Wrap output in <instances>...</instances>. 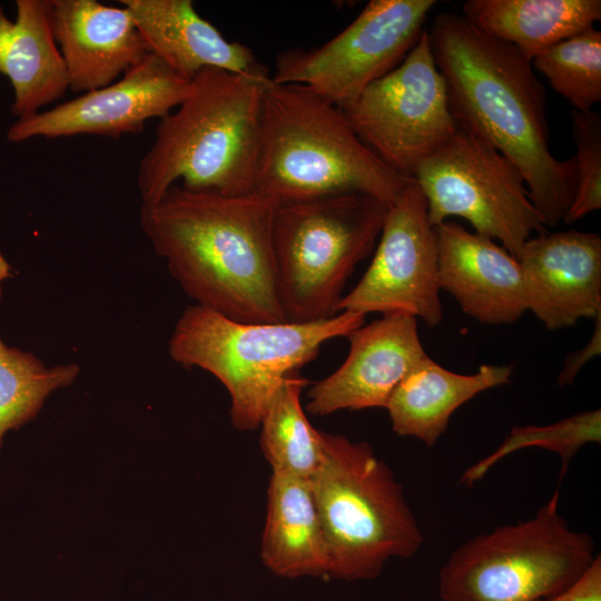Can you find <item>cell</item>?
Here are the masks:
<instances>
[{
	"mask_svg": "<svg viewBox=\"0 0 601 601\" xmlns=\"http://www.w3.org/2000/svg\"><path fill=\"white\" fill-rule=\"evenodd\" d=\"M260 556L282 578L328 577V546L309 480L272 473Z\"/></svg>",
	"mask_w": 601,
	"mask_h": 601,
	"instance_id": "44dd1931",
	"label": "cell"
},
{
	"mask_svg": "<svg viewBox=\"0 0 601 601\" xmlns=\"http://www.w3.org/2000/svg\"><path fill=\"white\" fill-rule=\"evenodd\" d=\"M462 14L530 61L601 20L600 0H469Z\"/></svg>",
	"mask_w": 601,
	"mask_h": 601,
	"instance_id": "7402d4cb",
	"label": "cell"
},
{
	"mask_svg": "<svg viewBox=\"0 0 601 601\" xmlns=\"http://www.w3.org/2000/svg\"><path fill=\"white\" fill-rule=\"evenodd\" d=\"M276 205L257 191L224 196L176 184L141 205L140 226L196 305L242 323H285L273 250Z\"/></svg>",
	"mask_w": 601,
	"mask_h": 601,
	"instance_id": "7a4b0ae2",
	"label": "cell"
},
{
	"mask_svg": "<svg viewBox=\"0 0 601 601\" xmlns=\"http://www.w3.org/2000/svg\"><path fill=\"white\" fill-rule=\"evenodd\" d=\"M139 27L150 53L190 81L206 68L233 72L264 69L253 51L227 40L201 18L190 0H120Z\"/></svg>",
	"mask_w": 601,
	"mask_h": 601,
	"instance_id": "ac0fdd59",
	"label": "cell"
},
{
	"mask_svg": "<svg viewBox=\"0 0 601 601\" xmlns=\"http://www.w3.org/2000/svg\"><path fill=\"white\" fill-rule=\"evenodd\" d=\"M413 179L434 227L461 217L474 233L499 242L516 259L529 238L548 233L520 170L491 145L460 128L417 167Z\"/></svg>",
	"mask_w": 601,
	"mask_h": 601,
	"instance_id": "9c48e42d",
	"label": "cell"
},
{
	"mask_svg": "<svg viewBox=\"0 0 601 601\" xmlns=\"http://www.w3.org/2000/svg\"><path fill=\"white\" fill-rule=\"evenodd\" d=\"M10 20L0 4V73L13 90L11 114L32 116L69 89L50 23V0H17Z\"/></svg>",
	"mask_w": 601,
	"mask_h": 601,
	"instance_id": "d6986e66",
	"label": "cell"
},
{
	"mask_svg": "<svg viewBox=\"0 0 601 601\" xmlns=\"http://www.w3.org/2000/svg\"><path fill=\"white\" fill-rule=\"evenodd\" d=\"M413 178L385 165L344 111L309 88L269 77L262 105L255 191L278 203L359 193L393 204Z\"/></svg>",
	"mask_w": 601,
	"mask_h": 601,
	"instance_id": "277c9868",
	"label": "cell"
},
{
	"mask_svg": "<svg viewBox=\"0 0 601 601\" xmlns=\"http://www.w3.org/2000/svg\"><path fill=\"white\" fill-rule=\"evenodd\" d=\"M526 309L546 329L601 313V237L574 229L529 238L519 257Z\"/></svg>",
	"mask_w": 601,
	"mask_h": 601,
	"instance_id": "9a60e30c",
	"label": "cell"
},
{
	"mask_svg": "<svg viewBox=\"0 0 601 601\" xmlns=\"http://www.w3.org/2000/svg\"><path fill=\"white\" fill-rule=\"evenodd\" d=\"M308 380L287 376L260 422V446L273 473L312 480L323 457L322 431L309 423L300 403Z\"/></svg>",
	"mask_w": 601,
	"mask_h": 601,
	"instance_id": "603a6c76",
	"label": "cell"
},
{
	"mask_svg": "<svg viewBox=\"0 0 601 601\" xmlns=\"http://www.w3.org/2000/svg\"><path fill=\"white\" fill-rule=\"evenodd\" d=\"M388 206L359 193L276 205L273 250L287 322H317L338 314L345 284L374 250Z\"/></svg>",
	"mask_w": 601,
	"mask_h": 601,
	"instance_id": "52a82bcc",
	"label": "cell"
},
{
	"mask_svg": "<svg viewBox=\"0 0 601 601\" xmlns=\"http://www.w3.org/2000/svg\"><path fill=\"white\" fill-rule=\"evenodd\" d=\"M572 137L575 144L577 189L563 223L573 224L601 208V115L577 111L571 114Z\"/></svg>",
	"mask_w": 601,
	"mask_h": 601,
	"instance_id": "4316f807",
	"label": "cell"
},
{
	"mask_svg": "<svg viewBox=\"0 0 601 601\" xmlns=\"http://www.w3.org/2000/svg\"><path fill=\"white\" fill-rule=\"evenodd\" d=\"M439 284L470 317L509 325L528 311L519 260L496 242L445 220L435 226Z\"/></svg>",
	"mask_w": 601,
	"mask_h": 601,
	"instance_id": "e0dca14e",
	"label": "cell"
},
{
	"mask_svg": "<svg viewBox=\"0 0 601 601\" xmlns=\"http://www.w3.org/2000/svg\"><path fill=\"white\" fill-rule=\"evenodd\" d=\"M322 443L311 482L328 546V577L375 579L390 559L421 549L418 522L393 471L366 442L322 432Z\"/></svg>",
	"mask_w": 601,
	"mask_h": 601,
	"instance_id": "8992f818",
	"label": "cell"
},
{
	"mask_svg": "<svg viewBox=\"0 0 601 601\" xmlns=\"http://www.w3.org/2000/svg\"><path fill=\"white\" fill-rule=\"evenodd\" d=\"M342 110L357 137L407 178L459 129L425 29L396 68Z\"/></svg>",
	"mask_w": 601,
	"mask_h": 601,
	"instance_id": "30bf717a",
	"label": "cell"
},
{
	"mask_svg": "<svg viewBox=\"0 0 601 601\" xmlns=\"http://www.w3.org/2000/svg\"><path fill=\"white\" fill-rule=\"evenodd\" d=\"M511 375V366L490 364L481 365L472 374H460L425 354L400 382L386 404L392 430L432 447L461 405L484 391L508 384Z\"/></svg>",
	"mask_w": 601,
	"mask_h": 601,
	"instance_id": "ffe728a7",
	"label": "cell"
},
{
	"mask_svg": "<svg viewBox=\"0 0 601 601\" xmlns=\"http://www.w3.org/2000/svg\"><path fill=\"white\" fill-rule=\"evenodd\" d=\"M559 489L530 519L457 546L439 573L441 601H539L578 580L597 554L559 512Z\"/></svg>",
	"mask_w": 601,
	"mask_h": 601,
	"instance_id": "ba28073f",
	"label": "cell"
},
{
	"mask_svg": "<svg viewBox=\"0 0 601 601\" xmlns=\"http://www.w3.org/2000/svg\"><path fill=\"white\" fill-rule=\"evenodd\" d=\"M539 601H601L600 554H597L591 565L571 585Z\"/></svg>",
	"mask_w": 601,
	"mask_h": 601,
	"instance_id": "83f0119b",
	"label": "cell"
},
{
	"mask_svg": "<svg viewBox=\"0 0 601 601\" xmlns=\"http://www.w3.org/2000/svg\"><path fill=\"white\" fill-rule=\"evenodd\" d=\"M435 4V0H371L324 45L282 53L270 79L305 86L344 109L404 60Z\"/></svg>",
	"mask_w": 601,
	"mask_h": 601,
	"instance_id": "8fae6325",
	"label": "cell"
},
{
	"mask_svg": "<svg viewBox=\"0 0 601 601\" xmlns=\"http://www.w3.org/2000/svg\"><path fill=\"white\" fill-rule=\"evenodd\" d=\"M439 248L426 199L414 179L388 206L373 259L356 286L343 295V311L405 314L428 327L443 319Z\"/></svg>",
	"mask_w": 601,
	"mask_h": 601,
	"instance_id": "7c38bea8",
	"label": "cell"
},
{
	"mask_svg": "<svg viewBox=\"0 0 601 601\" xmlns=\"http://www.w3.org/2000/svg\"><path fill=\"white\" fill-rule=\"evenodd\" d=\"M427 32L457 128L520 170L546 228L562 223L577 189L575 161L550 150L545 90L531 61L462 13L437 14Z\"/></svg>",
	"mask_w": 601,
	"mask_h": 601,
	"instance_id": "6da1fadb",
	"label": "cell"
},
{
	"mask_svg": "<svg viewBox=\"0 0 601 601\" xmlns=\"http://www.w3.org/2000/svg\"><path fill=\"white\" fill-rule=\"evenodd\" d=\"M50 23L69 89L79 95L115 82L150 53L122 4L50 0Z\"/></svg>",
	"mask_w": 601,
	"mask_h": 601,
	"instance_id": "2e32d148",
	"label": "cell"
},
{
	"mask_svg": "<svg viewBox=\"0 0 601 601\" xmlns=\"http://www.w3.org/2000/svg\"><path fill=\"white\" fill-rule=\"evenodd\" d=\"M595 327L590 341L585 346L568 355L563 368L559 374L558 384L560 386L570 385L575 380L580 370L601 352V313L597 315Z\"/></svg>",
	"mask_w": 601,
	"mask_h": 601,
	"instance_id": "f1b7e54d",
	"label": "cell"
},
{
	"mask_svg": "<svg viewBox=\"0 0 601 601\" xmlns=\"http://www.w3.org/2000/svg\"><path fill=\"white\" fill-rule=\"evenodd\" d=\"M364 319L343 311L309 323H242L194 304L177 319L168 354L184 367L214 375L230 396L231 424L252 431L287 376L315 359L325 342L346 336Z\"/></svg>",
	"mask_w": 601,
	"mask_h": 601,
	"instance_id": "5b68a950",
	"label": "cell"
},
{
	"mask_svg": "<svg viewBox=\"0 0 601 601\" xmlns=\"http://www.w3.org/2000/svg\"><path fill=\"white\" fill-rule=\"evenodd\" d=\"M188 90V80L149 53L115 82L18 119L8 129L7 139L21 142L37 137L96 135L119 138L137 134L148 120H159L176 109Z\"/></svg>",
	"mask_w": 601,
	"mask_h": 601,
	"instance_id": "4fadbf2b",
	"label": "cell"
},
{
	"mask_svg": "<svg viewBox=\"0 0 601 601\" xmlns=\"http://www.w3.org/2000/svg\"><path fill=\"white\" fill-rule=\"evenodd\" d=\"M531 65L577 111L601 101V32L588 28L536 55Z\"/></svg>",
	"mask_w": 601,
	"mask_h": 601,
	"instance_id": "d4e9b609",
	"label": "cell"
},
{
	"mask_svg": "<svg viewBox=\"0 0 601 601\" xmlns=\"http://www.w3.org/2000/svg\"><path fill=\"white\" fill-rule=\"evenodd\" d=\"M601 442V410L584 411L548 425H524L511 428L504 441L462 474L460 482L472 486L503 457L512 453L540 447L556 453L562 462L560 481L572 457L587 444Z\"/></svg>",
	"mask_w": 601,
	"mask_h": 601,
	"instance_id": "484cf974",
	"label": "cell"
},
{
	"mask_svg": "<svg viewBox=\"0 0 601 601\" xmlns=\"http://www.w3.org/2000/svg\"><path fill=\"white\" fill-rule=\"evenodd\" d=\"M264 68L199 71L183 102L159 119L141 158L137 186L141 205L157 201L171 186L238 196L255 191Z\"/></svg>",
	"mask_w": 601,
	"mask_h": 601,
	"instance_id": "3957f363",
	"label": "cell"
},
{
	"mask_svg": "<svg viewBox=\"0 0 601 601\" xmlns=\"http://www.w3.org/2000/svg\"><path fill=\"white\" fill-rule=\"evenodd\" d=\"M345 337L349 342L346 359L308 392L306 408L314 415L385 408L400 382L426 354L417 319L405 314L383 315Z\"/></svg>",
	"mask_w": 601,
	"mask_h": 601,
	"instance_id": "5bb4252c",
	"label": "cell"
},
{
	"mask_svg": "<svg viewBox=\"0 0 601 601\" xmlns=\"http://www.w3.org/2000/svg\"><path fill=\"white\" fill-rule=\"evenodd\" d=\"M6 278L0 273V302ZM79 374L76 363L47 366L35 354L8 346L0 336V447L7 432L33 420L49 395L73 384Z\"/></svg>",
	"mask_w": 601,
	"mask_h": 601,
	"instance_id": "cb8c5ba5",
	"label": "cell"
}]
</instances>
